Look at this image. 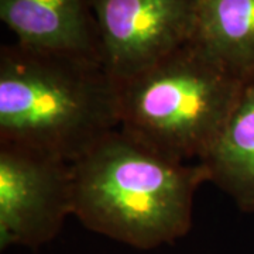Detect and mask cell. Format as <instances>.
Segmentation results:
<instances>
[{
	"label": "cell",
	"instance_id": "cell-2",
	"mask_svg": "<svg viewBox=\"0 0 254 254\" xmlns=\"http://www.w3.org/2000/svg\"><path fill=\"white\" fill-rule=\"evenodd\" d=\"M72 215L93 232L140 249L190 227L193 196L209 182L202 163L164 158L120 128L71 165Z\"/></svg>",
	"mask_w": 254,
	"mask_h": 254
},
{
	"label": "cell",
	"instance_id": "cell-4",
	"mask_svg": "<svg viewBox=\"0 0 254 254\" xmlns=\"http://www.w3.org/2000/svg\"><path fill=\"white\" fill-rule=\"evenodd\" d=\"M100 58L120 83L192 40L198 0H88Z\"/></svg>",
	"mask_w": 254,
	"mask_h": 254
},
{
	"label": "cell",
	"instance_id": "cell-5",
	"mask_svg": "<svg viewBox=\"0 0 254 254\" xmlns=\"http://www.w3.org/2000/svg\"><path fill=\"white\" fill-rule=\"evenodd\" d=\"M72 215L71 165L0 144V245L51 240Z\"/></svg>",
	"mask_w": 254,
	"mask_h": 254
},
{
	"label": "cell",
	"instance_id": "cell-7",
	"mask_svg": "<svg viewBox=\"0 0 254 254\" xmlns=\"http://www.w3.org/2000/svg\"><path fill=\"white\" fill-rule=\"evenodd\" d=\"M209 182L245 212H254V76L243 82L236 105L202 161Z\"/></svg>",
	"mask_w": 254,
	"mask_h": 254
},
{
	"label": "cell",
	"instance_id": "cell-8",
	"mask_svg": "<svg viewBox=\"0 0 254 254\" xmlns=\"http://www.w3.org/2000/svg\"><path fill=\"white\" fill-rule=\"evenodd\" d=\"M192 41L242 81L254 76V0H198Z\"/></svg>",
	"mask_w": 254,
	"mask_h": 254
},
{
	"label": "cell",
	"instance_id": "cell-6",
	"mask_svg": "<svg viewBox=\"0 0 254 254\" xmlns=\"http://www.w3.org/2000/svg\"><path fill=\"white\" fill-rule=\"evenodd\" d=\"M0 18L21 46L100 57L96 24L85 0H0Z\"/></svg>",
	"mask_w": 254,
	"mask_h": 254
},
{
	"label": "cell",
	"instance_id": "cell-1",
	"mask_svg": "<svg viewBox=\"0 0 254 254\" xmlns=\"http://www.w3.org/2000/svg\"><path fill=\"white\" fill-rule=\"evenodd\" d=\"M119 128V85L99 55L0 50V144L72 165Z\"/></svg>",
	"mask_w": 254,
	"mask_h": 254
},
{
	"label": "cell",
	"instance_id": "cell-3",
	"mask_svg": "<svg viewBox=\"0 0 254 254\" xmlns=\"http://www.w3.org/2000/svg\"><path fill=\"white\" fill-rule=\"evenodd\" d=\"M242 79L192 40L119 85V128L177 163H202L236 105Z\"/></svg>",
	"mask_w": 254,
	"mask_h": 254
}]
</instances>
